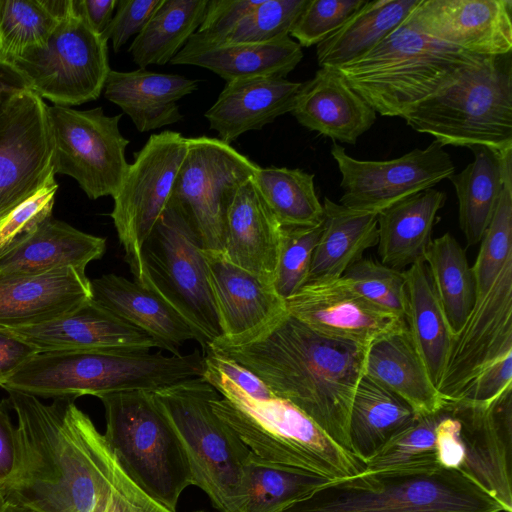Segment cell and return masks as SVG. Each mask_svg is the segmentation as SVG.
I'll return each mask as SVG.
<instances>
[{"label":"cell","mask_w":512,"mask_h":512,"mask_svg":"<svg viewBox=\"0 0 512 512\" xmlns=\"http://www.w3.org/2000/svg\"><path fill=\"white\" fill-rule=\"evenodd\" d=\"M417 415L407 402L364 375L356 388L349 417L352 454L366 464Z\"/></svg>","instance_id":"obj_35"},{"label":"cell","mask_w":512,"mask_h":512,"mask_svg":"<svg viewBox=\"0 0 512 512\" xmlns=\"http://www.w3.org/2000/svg\"><path fill=\"white\" fill-rule=\"evenodd\" d=\"M302 83L278 77H251L226 82L205 112L210 129L232 143L243 133L260 130L293 110Z\"/></svg>","instance_id":"obj_26"},{"label":"cell","mask_w":512,"mask_h":512,"mask_svg":"<svg viewBox=\"0 0 512 512\" xmlns=\"http://www.w3.org/2000/svg\"><path fill=\"white\" fill-rule=\"evenodd\" d=\"M20 448L17 426L0 404V486L4 490L14 479L19 466Z\"/></svg>","instance_id":"obj_53"},{"label":"cell","mask_w":512,"mask_h":512,"mask_svg":"<svg viewBox=\"0 0 512 512\" xmlns=\"http://www.w3.org/2000/svg\"><path fill=\"white\" fill-rule=\"evenodd\" d=\"M446 194L433 188L409 196L378 213L380 262L404 270L423 260L432 241L438 211Z\"/></svg>","instance_id":"obj_33"},{"label":"cell","mask_w":512,"mask_h":512,"mask_svg":"<svg viewBox=\"0 0 512 512\" xmlns=\"http://www.w3.org/2000/svg\"><path fill=\"white\" fill-rule=\"evenodd\" d=\"M483 57L439 42L405 21L369 52L334 68L376 113L403 118Z\"/></svg>","instance_id":"obj_7"},{"label":"cell","mask_w":512,"mask_h":512,"mask_svg":"<svg viewBox=\"0 0 512 512\" xmlns=\"http://www.w3.org/2000/svg\"><path fill=\"white\" fill-rule=\"evenodd\" d=\"M57 23L40 0H0V57L8 60L41 44Z\"/></svg>","instance_id":"obj_42"},{"label":"cell","mask_w":512,"mask_h":512,"mask_svg":"<svg viewBox=\"0 0 512 512\" xmlns=\"http://www.w3.org/2000/svg\"><path fill=\"white\" fill-rule=\"evenodd\" d=\"M40 2L57 22L66 20L75 14L74 0H40Z\"/></svg>","instance_id":"obj_57"},{"label":"cell","mask_w":512,"mask_h":512,"mask_svg":"<svg viewBox=\"0 0 512 512\" xmlns=\"http://www.w3.org/2000/svg\"><path fill=\"white\" fill-rule=\"evenodd\" d=\"M512 353V259L486 293L475 296L461 330L453 337L437 390L445 403L459 402L488 366Z\"/></svg>","instance_id":"obj_18"},{"label":"cell","mask_w":512,"mask_h":512,"mask_svg":"<svg viewBox=\"0 0 512 512\" xmlns=\"http://www.w3.org/2000/svg\"><path fill=\"white\" fill-rule=\"evenodd\" d=\"M188 147L170 199L190 220L202 247L224 251L229 208L258 165L218 138H187Z\"/></svg>","instance_id":"obj_13"},{"label":"cell","mask_w":512,"mask_h":512,"mask_svg":"<svg viewBox=\"0 0 512 512\" xmlns=\"http://www.w3.org/2000/svg\"><path fill=\"white\" fill-rule=\"evenodd\" d=\"M303 58L290 36L266 43H214L195 33L170 61L208 69L230 82L251 77L285 78Z\"/></svg>","instance_id":"obj_27"},{"label":"cell","mask_w":512,"mask_h":512,"mask_svg":"<svg viewBox=\"0 0 512 512\" xmlns=\"http://www.w3.org/2000/svg\"><path fill=\"white\" fill-rule=\"evenodd\" d=\"M406 22L439 42L475 55L512 52L511 0H420Z\"/></svg>","instance_id":"obj_20"},{"label":"cell","mask_w":512,"mask_h":512,"mask_svg":"<svg viewBox=\"0 0 512 512\" xmlns=\"http://www.w3.org/2000/svg\"><path fill=\"white\" fill-rule=\"evenodd\" d=\"M423 261L454 337L475 301L474 276L466 252L455 237L446 232L430 242Z\"/></svg>","instance_id":"obj_38"},{"label":"cell","mask_w":512,"mask_h":512,"mask_svg":"<svg viewBox=\"0 0 512 512\" xmlns=\"http://www.w3.org/2000/svg\"><path fill=\"white\" fill-rule=\"evenodd\" d=\"M404 271L408 296L407 328L433 384L437 387L446 365L453 335L424 261L420 260Z\"/></svg>","instance_id":"obj_37"},{"label":"cell","mask_w":512,"mask_h":512,"mask_svg":"<svg viewBox=\"0 0 512 512\" xmlns=\"http://www.w3.org/2000/svg\"><path fill=\"white\" fill-rule=\"evenodd\" d=\"M1 328V327H0ZM33 346L52 351L150 352L155 341L93 299L53 320L25 327L1 328Z\"/></svg>","instance_id":"obj_21"},{"label":"cell","mask_w":512,"mask_h":512,"mask_svg":"<svg viewBox=\"0 0 512 512\" xmlns=\"http://www.w3.org/2000/svg\"><path fill=\"white\" fill-rule=\"evenodd\" d=\"M104 438L131 479L152 499L176 512L181 493L193 485L179 438L153 391L126 390L98 397Z\"/></svg>","instance_id":"obj_10"},{"label":"cell","mask_w":512,"mask_h":512,"mask_svg":"<svg viewBox=\"0 0 512 512\" xmlns=\"http://www.w3.org/2000/svg\"><path fill=\"white\" fill-rule=\"evenodd\" d=\"M27 90L31 89L25 77L10 61L0 57V109Z\"/></svg>","instance_id":"obj_56"},{"label":"cell","mask_w":512,"mask_h":512,"mask_svg":"<svg viewBox=\"0 0 512 512\" xmlns=\"http://www.w3.org/2000/svg\"><path fill=\"white\" fill-rule=\"evenodd\" d=\"M286 311L315 332L363 347L407 327L340 278L306 282L285 300Z\"/></svg>","instance_id":"obj_19"},{"label":"cell","mask_w":512,"mask_h":512,"mask_svg":"<svg viewBox=\"0 0 512 512\" xmlns=\"http://www.w3.org/2000/svg\"><path fill=\"white\" fill-rule=\"evenodd\" d=\"M142 261L139 284L159 296L188 323L205 351L222 336L207 262L198 234L181 207L171 199L143 246Z\"/></svg>","instance_id":"obj_11"},{"label":"cell","mask_w":512,"mask_h":512,"mask_svg":"<svg viewBox=\"0 0 512 512\" xmlns=\"http://www.w3.org/2000/svg\"><path fill=\"white\" fill-rule=\"evenodd\" d=\"M331 155L342 176L340 204L377 214L455 173L450 155L435 140L425 149L416 148L391 160H358L336 143Z\"/></svg>","instance_id":"obj_16"},{"label":"cell","mask_w":512,"mask_h":512,"mask_svg":"<svg viewBox=\"0 0 512 512\" xmlns=\"http://www.w3.org/2000/svg\"><path fill=\"white\" fill-rule=\"evenodd\" d=\"M403 119L443 147L512 150V52L465 66Z\"/></svg>","instance_id":"obj_8"},{"label":"cell","mask_w":512,"mask_h":512,"mask_svg":"<svg viewBox=\"0 0 512 512\" xmlns=\"http://www.w3.org/2000/svg\"><path fill=\"white\" fill-rule=\"evenodd\" d=\"M17 417L19 466L7 501L36 512H102L115 454L75 399L51 404L6 390Z\"/></svg>","instance_id":"obj_2"},{"label":"cell","mask_w":512,"mask_h":512,"mask_svg":"<svg viewBox=\"0 0 512 512\" xmlns=\"http://www.w3.org/2000/svg\"><path fill=\"white\" fill-rule=\"evenodd\" d=\"M509 388H512V353L500 358L481 372L470 383L459 402L487 403Z\"/></svg>","instance_id":"obj_51"},{"label":"cell","mask_w":512,"mask_h":512,"mask_svg":"<svg viewBox=\"0 0 512 512\" xmlns=\"http://www.w3.org/2000/svg\"><path fill=\"white\" fill-rule=\"evenodd\" d=\"M331 481L270 464L252 452L246 467L241 512H278Z\"/></svg>","instance_id":"obj_41"},{"label":"cell","mask_w":512,"mask_h":512,"mask_svg":"<svg viewBox=\"0 0 512 512\" xmlns=\"http://www.w3.org/2000/svg\"><path fill=\"white\" fill-rule=\"evenodd\" d=\"M116 6L117 0H74L75 13L99 34L109 25Z\"/></svg>","instance_id":"obj_55"},{"label":"cell","mask_w":512,"mask_h":512,"mask_svg":"<svg viewBox=\"0 0 512 512\" xmlns=\"http://www.w3.org/2000/svg\"><path fill=\"white\" fill-rule=\"evenodd\" d=\"M341 277L362 297L406 321L408 296L404 270L363 257Z\"/></svg>","instance_id":"obj_44"},{"label":"cell","mask_w":512,"mask_h":512,"mask_svg":"<svg viewBox=\"0 0 512 512\" xmlns=\"http://www.w3.org/2000/svg\"><path fill=\"white\" fill-rule=\"evenodd\" d=\"M92 299L150 336L158 348L180 355L179 348L197 337L188 323L159 296L123 276L91 280Z\"/></svg>","instance_id":"obj_29"},{"label":"cell","mask_w":512,"mask_h":512,"mask_svg":"<svg viewBox=\"0 0 512 512\" xmlns=\"http://www.w3.org/2000/svg\"><path fill=\"white\" fill-rule=\"evenodd\" d=\"M364 375L399 396L418 415L434 413L445 404L407 327L368 347Z\"/></svg>","instance_id":"obj_32"},{"label":"cell","mask_w":512,"mask_h":512,"mask_svg":"<svg viewBox=\"0 0 512 512\" xmlns=\"http://www.w3.org/2000/svg\"><path fill=\"white\" fill-rule=\"evenodd\" d=\"M474 160L451 181L458 199L460 229L468 246L480 243L504 187L512 188V150L499 153L486 146L469 148Z\"/></svg>","instance_id":"obj_31"},{"label":"cell","mask_w":512,"mask_h":512,"mask_svg":"<svg viewBox=\"0 0 512 512\" xmlns=\"http://www.w3.org/2000/svg\"><path fill=\"white\" fill-rule=\"evenodd\" d=\"M2 512H36V511L31 508H28L26 506L7 501V504L4 507Z\"/></svg>","instance_id":"obj_58"},{"label":"cell","mask_w":512,"mask_h":512,"mask_svg":"<svg viewBox=\"0 0 512 512\" xmlns=\"http://www.w3.org/2000/svg\"><path fill=\"white\" fill-rule=\"evenodd\" d=\"M91 299V280L81 269L0 277V327L41 324Z\"/></svg>","instance_id":"obj_22"},{"label":"cell","mask_w":512,"mask_h":512,"mask_svg":"<svg viewBox=\"0 0 512 512\" xmlns=\"http://www.w3.org/2000/svg\"><path fill=\"white\" fill-rule=\"evenodd\" d=\"M322 230L323 220L312 226H281L272 287L284 301L307 282L313 253Z\"/></svg>","instance_id":"obj_43"},{"label":"cell","mask_w":512,"mask_h":512,"mask_svg":"<svg viewBox=\"0 0 512 512\" xmlns=\"http://www.w3.org/2000/svg\"><path fill=\"white\" fill-rule=\"evenodd\" d=\"M46 110L32 90L0 109V221L55 179Z\"/></svg>","instance_id":"obj_17"},{"label":"cell","mask_w":512,"mask_h":512,"mask_svg":"<svg viewBox=\"0 0 512 512\" xmlns=\"http://www.w3.org/2000/svg\"><path fill=\"white\" fill-rule=\"evenodd\" d=\"M37 353L33 346L0 328V386Z\"/></svg>","instance_id":"obj_54"},{"label":"cell","mask_w":512,"mask_h":512,"mask_svg":"<svg viewBox=\"0 0 512 512\" xmlns=\"http://www.w3.org/2000/svg\"><path fill=\"white\" fill-rule=\"evenodd\" d=\"M280 238L281 225L251 178L238 190L229 208L223 254L272 286Z\"/></svg>","instance_id":"obj_28"},{"label":"cell","mask_w":512,"mask_h":512,"mask_svg":"<svg viewBox=\"0 0 512 512\" xmlns=\"http://www.w3.org/2000/svg\"><path fill=\"white\" fill-rule=\"evenodd\" d=\"M222 336L236 338L259 329L286 311L285 301L256 275L221 252L204 250Z\"/></svg>","instance_id":"obj_25"},{"label":"cell","mask_w":512,"mask_h":512,"mask_svg":"<svg viewBox=\"0 0 512 512\" xmlns=\"http://www.w3.org/2000/svg\"><path fill=\"white\" fill-rule=\"evenodd\" d=\"M205 363L218 370L246 396L264 401L275 397L268 386L236 361L210 349L204 351Z\"/></svg>","instance_id":"obj_52"},{"label":"cell","mask_w":512,"mask_h":512,"mask_svg":"<svg viewBox=\"0 0 512 512\" xmlns=\"http://www.w3.org/2000/svg\"><path fill=\"white\" fill-rule=\"evenodd\" d=\"M420 0L366 1L316 48L320 67H339L372 50L406 21Z\"/></svg>","instance_id":"obj_36"},{"label":"cell","mask_w":512,"mask_h":512,"mask_svg":"<svg viewBox=\"0 0 512 512\" xmlns=\"http://www.w3.org/2000/svg\"><path fill=\"white\" fill-rule=\"evenodd\" d=\"M207 349L251 371L352 454L349 417L367 347L321 335L285 311L249 334L219 337Z\"/></svg>","instance_id":"obj_1"},{"label":"cell","mask_w":512,"mask_h":512,"mask_svg":"<svg viewBox=\"0 0 512 512\" xmlns=\"http://www.w3.org/2000/svg\"><path fill=\"white\" fill-rule=\"evenodd\" d=\"M204 355L150 352L52 351L29 359L2 387L37 398L75 399L126 390L155 391L202 377Z\"/></svg>","instance_id":"obj_5"},{"label":"cell","mask_w":512,"mask_h":512,"mask_svg":"<svg viewBox=\"0 0 512 512\" xmlns=\"http://www.w3.org/2000/svg\"><path fill=\"white\" fill-rule=\"evenodd\" d=\"M186 455L193 485L218 512H241L250 449L213 411L217 390L202 377L153 391Z\"/></svg>","instance_id":"obj_9"},{"label":"cell","mask_w":512,"mask_h":512,"mask_svg":"<svg viewBox=\"0 0 512 512\" xmlns=\"http://www.w3.org/2000/svg\"><path fill=\"white\" fill-rule=\"evenodd\" d=\"M202 378L219 393L212 400L213 411L260 459L329 480L366 470L363 461L338 446L289 401L277 396L254 400L206 363Z\"/></svg>","instance_id":"obj_4"},{"label":"cell","mask_w":512,"mask_h":512,"mask_svg":"<svg viewBox=\"0 0 512 512\" xmlns=\"http://www.w3.org/2000/svg\"><path fill=\"white\" fill-rule=\"evenodd\" d=\"M291 114L322 136L355 145L375 123V110L334 67H320L302 83Z\"/></svg>","instance_id":"obj_23"},{"label":"cell","mask_w":512,"mask_h":512,"mask_svg":"<svg viewBox=\"0 0 512 512\" xmlns=\"http://www.w3.org/2000/svg\"><path fill=\"white\" fill-rule=\"evenodd\" d=\"M512 259V188L504 187L492 220L481 241L471 267L475 296L489 289L507 261Z\"/></svg>","instance_id":"obj_45"},{"label":"cell","mask_w":512,"mask_h":512,"mask_svg":"<svg viewBox=\"0 0 512 512\" xmlns=\"http://www.w3.org/2000/svg\"><path fill=\"white\" fill-rule=\"evenodd\" d=\"M323 230L307 282L340 278L378 243V214L348 208L325 197Z\"/></svg>","instance_id":"obj_34"},{"label":"cell","mask_w":512,"mask_h":512,"mask_svg":"<svg viewBox=\"0 0 512 512\" xmlns=\"http://www.w3.org/2000/svg\"><path fill=\"white\" fill-rule=\"evenodd\" d=\"M55 174L76 180L88 198L114 196L128 171L129 140L119 130L122 114L107 116L102 107L76 110L47 105Z\"/></svg>","instance_id":"obj_15"},{"label":"cell","mask_w":512,"mask_h":512,"mask_svg":"<svg viewBox=\"0 0 512 512\" xmlns=\"http://www.w3.org/2000/svg\"><path fill=\"white\" fill-rule=\"evenodd\" d=\"M278 512H505L461 473L437 467L364 471L328 481Z\"/></svg>","instance_id":"obj_6"},{"label":"cell","mask_w":512,"mask_h":512,"mask_svg":"<svg viewBox=\"0 0 512 512\" xmlns=\"http://www.w3.org/2000/svg\"><path fill=\"white\" fill-rule=\"evenodd\" d=\"M209 0H163L129 47L139 68L165 65L202 24Z\"/></svg>","instance_id":"obj_39"},{"label":"cell","mask_w":512,"mask_h":512,"mask_svg":"<svg viewBox=\"0 0 512 512\" xmlns=\"http://www.w3.org/2000/svg\"><path fill=\"white\" fill-rule=\"evenodd\" d=\"M106 239L51 217L0 249V277L86 266L100 259Z\"/></svg>","instance_id":"obj_24"},{"label":"cell","mask_w":512,"mask_h":512,"mask_svg":"<svg viewBox=\"0 0 512 512\" xmlns=\"http://www.w3.org/2000/svg\"><path fill=\"white\" fill-rule=\"evenodd\" d=\"M309 0H262L220 43H266L286 36Z\"/></svg>","instance_id":"obj_46"},{"label":"cell","mask_w":512,"mask_h":512,"mask_svg":"<svg viewBox=\"0 0 512 512\" xmlns=\"http://www.w3.org/2000/svg\"><path fill=\"white\" fill-rule=\"evenodd\" d=\"M162 2L163 0L117 1L116 13L102 34L107 41H112L115 52L120 51L132 36H137L143 30Z\"/></svg>","instance_id":"obj_49"},{"label":"cell","mask_w":512,"mask_h":512,"mask_svg":"<svg viewBox=\"0 0 512 512\" xmlns=\"http://www.w3.org/2000/svg\"><path fill=\"white\" fill-rule=\"evenodd\" d=\"M57 190L53 179L0 221V249L52 216Z\"/></svg>","instance_id":"obj_48"},{"label":"cell","mask_w":512,"mask_h":512,"mask_svg":"<svg viewBox=\"0 0 512 512\" xmlns=\"http://www.w3.org/2000/svg\"><path fill=\"white\" fill-rule=\"evenodd\" d=\"M512 388L487 403H445L419 417L413 461L454 470L512 512Z\"/></svg>","instance_id":"obj_3"},{"label":"cell","mask_w":512,"mask_h":512,"mask_svg":"<svg viewBox=\"0 0 512 512\" xmlns=\"http://www.w3.org/2000/svg\"><path fill=\"white\" fill-rule=\"evenodd\" d=\"M107 42L75 13L41 44L8 61L40 98L72 107L98 99L104 89L111 71Z\"/></svg>","instance_id":"obj_12"},{"label":"cell","mask_w":512,"mask_h":512,"mask_svg":"<svg viewBox=\"0 0 512 512\" xmlns=\"http://www.w3.org/2000/svg\"><path fill=\"white\" fill-rule=\"evenodd\" d=\"M197 88L196 80L178 74L111 70L104 96L130 117L139 132H148L181 121L177 101Z\"/></svg>","instance_id":"obj_30"},{"label":"cell","mask_w":512,"mask_h":512,"mask_svg":"<svg viewBox=\"0 0 512 512\" xmlns=\"http://www.w3.org/2000/svg\"><path fill=\"white\" fill-rule=\"evenodd\" d=\"M262 0H209L204 20L195 34L220 43Z\"/></svg>","instance_id":"obj_50"},{"label":"cell","mask_w":512,"mask_h":512,"mask_svg":"<svg viewBox=\"0 0 512 512\" xmlns=\"http://www.w3.org/2000/svg\"><path fill=\"white\" fill-rule=\"evenodd\" d=\"M365 0H309L289 36L302 47L318 45L336 31Z\"/></svg>","instance_id":"obj_47"},{"label":"cell","mask_w":512,"mask_h":512,"mask_svg":"<svg viewBox=\"0 0 512 512\" xmlns=\"http://www.w3.org/2000/svg\"><path fill=\"white\" fill-rule=\"evenodd\" d=\"M187 147V138L179 132L152 134L134 154L113 196L110 216L135 282L142 280L143 246L170 200Z\"/></svg>","instance_id":"obj_14"},{"label":"cell","mask_w":512,"mask_h":512,"mask_svg":"<svg viewBox=\"0 0 512 512\" xmlns=\"http://www.w3.org/2000/svg\"><path fill=\"white\" fill-rule=\"evenodd\" d=\"M6 504H7V499H6V496H5V493L2 489V487L0 486V512L3 511Z\"/></svg>","instance_id":"obj_59"},{"label":"cell","mask_w":512,"mask_h":512,"mask_svg":"<svg viewBox=\"0 0 512 512\" xmlns=\"http://www.w3.org/2000/svg\"><path fill=\"white\" fill-rule=\"evenodd\" d=\"M252 181L281 226H312L323 220L314 174L286 167H260Z\"/></svg>","instance_id":"obj_40"}]
</instances>
